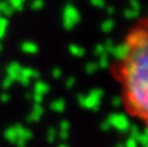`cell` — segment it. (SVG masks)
I'll return each mask as SVG.
<instances>
[{
	"label": "cell",
	"mask_w": 148,
	"mask_h": 147,
	"mask_svg": "<svg viewBox=\"0 0 148 147\" xmlns=\"http://www.w3.org/2000/svg\"><path fill=\"white\" fill-rule=\"evenodd\" d=\"M110 73L125 113L148 133V13L127 29Z\"/></svg>",
	"instance_id": "obj_1"
}]
</instances>
